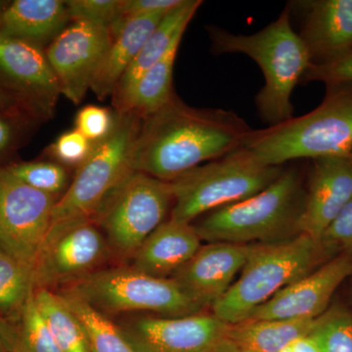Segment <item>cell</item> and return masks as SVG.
Instances as JSON below:
<instances>
[{
    "mask_svg": "<svg viewBox=\"0 0 352 352\" xmlns=\"http://www.w3.org/2000/svg\"><path fill=\"white\" fill-rule=\"evenodd\" d=\"M0 87L15 95L31 115L52 113L61 94L45 50L0 36Z\"/></svg>",
    "mask_w": 352,
    "mask_h": 352,
    "instance_id": "14",
    "label": "cell"
},
{
    "mask_svg": "<svg viewBox=\"0 0 352 352\" xmlns=\"http://www.w3.org/2000/svg\"><path fill=\"white\" fill-rule=\"evenodd\" d=\"M107 240L92 219H76L50 226L32 270L36 289L73 285L99 270L110 252Z\"/></svg>",
    "mask_w": 352,
    "mask_h": 352,
    "instance_id": "10",
    "label": "cell"
},
{
    "mask_svg": "<svg viewBox=\"0 0 352 352\" xmlns=\"http://www.w3.org/2000/svg\"><path fill=\"white\" fill-rule=\"evenodd\" d=\"M217 352H234V351H227V349H221V347L219 346V349H217Z\"/></svg>",
    "mask_w": 352,
    "mask_h": 352,
    "instance_id": "42",
    "label": "cell"
},
{
    "mask_svg": "<svg viewBox=\"0 0 352 352\" xmlns=\"http://www.w3.org/2000/svg\"><path fill=\"white\" fill-rule=\"evenodd\" d=\"M300 233L319 241L352 197V155L312 160Z\"/></svg>",
    "mask_w": 352,
    "mask_h": 352,
    "instance_id": "17",
    "label": "cell"
},
{
    "mask_svg": "<svg viewBox=\"0 0 352 352\" xmlns=\"http://www.w3.org/2000/svg\"><path fill=\"white\" fill-rule=\"evenodd\" d=\"M352 155V154H351Z\"/></svg>",
    "mask_w": 352,
    "mask_h": 352,
    "instance_id": "43",
    "label": "cell"
},
{
    "mask_svg": "<svg viewBox=\"0 0 352 352\" xmlns=\"http://www.w3.org/2000/svg\"><path fill=\"white\" fill-rule=\"evenodd\" d=\"M122 0H68L69 18L111 30L122 19Z\"/></svg>",
    "mask_w": 352,
    "mask_h": 352,
    "instance_id": "31",
    "label": "cell"
},
{
    "mask_svg": "<svg viewBox=\"0 0 352 352\" xmlns=\"http://www.w3.org/2000/svg\"><path fill=\"white\" fill-rule=\"evenodd\" d=\"M60 294L82 322L89 338L91 352H138L122 328L109 319L107 315L94 309L68 289Z\"/></svg>",
    "mask_w": 352,
    "mask_h": 352,
    "instance_id": "26",
    "label": "cell"
},
{
    "mask_svg": "<svg viewBox=\"0 0 352 352\" xmlns=\"http://www.w3.org/2000/svg\"><path fill=\"white\" fill-rule=\"evenodd\" d=\"M285 168L268 166L245 147L197 166L170 182L171 219L191 224L212 210L244 201L263 191Z\"/></svg>",
    "mask_w": 352,
    "mask_h": 352,
    "instance_id": "6",
    "label": "cell"
},
{
    "mask_svg": "<svg viewBox=\"0 0 352 352\" xmlns=\"http://www.w3.org/2000/svg\"><path fill=\"white\" fill-rule=\"evenodd\" d=\"M11 329L12 323L0 316V352H9L7 351L6 342L10 336Z\"/></svg>",
    "mask_w": 352,
    "mask_h": 352,
    "instance_id": "40",
    "label": "cell"
},
{
    "mask_svg": "<svg viewBox=\"0 0 352 352\" xmlns=\"http://www.w3.org/2000/svg\"><path fill=\"white\" fill-rule=\"evenodd\" d=\"M116 113L107 108L87 105L76 113V129L94 144L104 140L113 131Z\"/></svg>",
    "mask_w": 352,
    "mask_h": 352,
    "instance_id": "34",
    "label": "cell"
},
{
    "mask_svg": "<svg viewBox=\"0 0 352 352\" xmlns=\"http://www.w3.org/2000/svg\"><path fill=\"white\" fill-rule=\"evenodd\" d=\"M352 274V254L335 256L280 291L250 319L314 320L327 311L340 284Z\"/></svg>",
    "mask_w": 352,
    "mask_h": 352,
    "instance_id": "15",
    "label": "cell"
},
{
    "mask_svg": "<svg viewBox=\"0 0 352 352\" xmlns=\"http://www.w3.org/2000/svg\"><path fill=\"white\" fill-rule=\"evenodd\" d=\"M305 200L300 173L288 168L263 191L208 212L193 226L201 241L208 243L286 240L300 234L298 222Z\"/></svg>",
    "mask_w": 352,
    "mask_h": 352,
    "instance_id": "5",
    "label": "cell"
},
{
    "mask_svg": "<svg viewBox=\"0 0 352 352\" xmlns=\"http://www.w3.org/2000/svg\"><path fill=\"white\" fill-rule=\"evenodd\" d=\"M141 124L142 120L134 113H116L112 132L94 145L57 201L51 226L69 219H92L113 190L132 173V148Z\"/></svg>",
    "mask_w": 352,
    "mask_h": 352,
    "instance_id": "8",
    "label": "cell"
},
{
    "mask_svg": "<svg viewBox=\"0 0 352 352\" xmlns=\"http://www.w3.org/2000/svg\"><path fill=\"white\" fill-rule=\"evenodd\" d=\"M71 21L63 0L9 1L0 20V36L45 50Z\"/></svg>",
    "mask_w": 352,
    "mask_h": 352,
    "instance_id": "20",
    "label": "cell"
},
{
    "mask_svg": "<svg viewBox=\"0 0 352 352\" xmlns=\"http://www.w3.org/2000/svg\"><path fill=\"white\" fill-rule=\"evenodd\" d=\"M319 242L329 258L352 254V197L324 231Z\"/></svg>",
    "mask_w": 352,
    "mask_h": 352,
    "instance_id": "32",
    "label": "cell"
},
{
    "mask_svg": "<svg viewBox=\"0 0 352 352\" xmlns=\"http://www.w3.org/2000/svg\"><path fill=\"white\" fill-rule=\"evenodd\" d=\"M166 14L131 18L124 22L102 62L92 82V91L99 99L113 95L120 78L131 66L143 44Z\"/></svg>",
    "mask_w": 352,
    "mask_h": 352,
    "instance_id": "22",
    "label": "cell"
},
{
    "mask_svg": "<svg viewBox=\"0 0 352 352\" xmlns=\"http://www.w3.org/2000/svg\"><path fill=\"white\" fill-rule=\"evenodd\" d=\"M3 168L20 182L50 195L64 194L69 187L68 173L57 162H20Z\"/></svg>",
    "mask_w": 352,
    "mask_h": 352,
    "instance_id": "28",
    "label": "cell"
},
{
    "mask_svg": "<svg viewBox=\"0 0 352 352\" xmlns=\"http://www.w3.org/2000/svg\"><path fill=\"white\" fill-rule=\"evenodd\" d=\"M34 300L62 352H91L82 322L61 294L36 289Z\"/></svg>",
    "mask_w": 352,
    "mask_h": 352,
    "instance_id": "25",
    "label": "cell"
},
{
    "mask_svg": "<svg viewBox=\"0 0 352 352\" xmlns=\"http://www.w3.org/2000/svg\"><path fill=\"white\" fill-rule=\"evenodd\" d=\"M34 291L32 271L0 245V316L16 323Z\"/></svg>",
    "mask_w": 352,
    "mask_h": 352,
    "instance_id": "27",
    "label": "cell"
},
{
    "mask_svg": "<svg viewBox=\"0 0 352 352\" xmlns=\"http://www.w3.org/2000/svg\"><path fill=\"white\" fill-rule=\"evenodd\" d=\"M280 352H323L318 339L312 331L307 335L298 338Z\"/></svg>",
    "mask_w": 352,
    "mask_h": 352,
    "instance_id": "38",
    "label": "cell"
},
{
    "mask_svg": "<svg viewBox=\"0 0 352 352\" xmlns=\"http://www.w3.org/2000/svg\"><path fill=\"white\" fill-rule=\"evenodd\" d=\"M307 13L300 34L312 64L333 61L352 50V0L305 2Z\"/></svg>",
    "mask_w": 352,
    "mask_h": 352,
    "instance_id": "18",
    "label": "cell"
},
{
    "mask_svg": "<svg viewBox=\"0 0 352 352\" xmlns=\"http://www.w3.org/2000/svg\"><path fill=\"white\" fill-rule=\"evenodd\" d=\"M183 0H122V19L119 24L111 30V34L115 36L120 32L124 22L131 18L142 16L166 14L182 4Z\"/></svg>",
    "mask_w": 352,
    "mask_h": 352,
    "instance_id": "37",
    "label": "cell"
},
{
    "mask_svg": "<svg viewBox=\"0 0 352 352\" xmlns=\"http://www.w3.org/2000/svg\"><path fill=\"white\" fill-rule=\"evenodd\" d=\"M173 204L170 182L132 171L92 217L111 251L131 258L164 223Z\"/></svg>",
    "mask_w": 352,
    "mask_h": 352,
    "instance_id": "9",
    "label": "cell"
},
{
    "mask_svg": "<svg viewBox=\"0 0 352 352\" xmlns=\"http://www.w3.org/2000/svg\"><path fill=\"white\" fill-rule=\"evenodd\" d=\"M15 324L18 336L17 352H62L39 311L34 293Z\"/></svg>",
    "mask_w": 352,
    "mask_h": 352,
    "instance_id": "29",
    "label": "cell"
},
{
    "mask_svg": "<svg viewBox=\"0 0 352 352\" xmlns=\"http://www.w3.org/2000/svg\"><path fill=\"white\" fill-rule=\"evenodd\" d=\"M138 352H217L229 324L214 314L141 316L120 326Z\"/></svg>",
    "mask_w": 352,
    "mask_h": 352,
    "instance_id": "13",
    "label": "cell"
},
{
    "mask_svg": "<svg viewBox=\"0 0 352 352\" xmlns=\"http://www.w3.org/2000/svg\"><path fill=\"white\" fill-rule=\"evenodd\" d=\"M57 201L0 168V245L32 272Z\"/></svg>",
    "mask_w": 352,
    "mask_h": 352,
    "instance_id": "11",
    "label": "cell"
},
{
    "mask_svg": "<svg viewBox=\"0 0 352 352\" xmlns=\"http://www.w3.org/2000/svg\"><path fill=\"white\" fill-rule=\"evenodd\" d=\"M112 41L105 28L74 21L45 48L61 94L69 101L80 104L91 89Z\"/></svg>",
    "mask_w": 352,
    "mask_h": 352,
    "instance_id": "12",
    "label": "cell"
},
{
    "mask_svg": "<svg viewBox=\"0 0 352 352\" xmlns=\"http://www.w3.org/2000/svg\"><path fill=\"white\" fill-rule=\"evenodd\" d=\"M201 3V0H183L179 6L164 16L120 78L113 92V105L117 113L124 108L129 94L141 76L168 52L177 39L182 38L187 25Z\"/></svg>",
    "mask_w": 352,
    "mask_h": 352,
    "instance_id": "21",
    "label": "cell"
},
{
    "mask_svg": "<svg viewBox=\"0 0 352 352\" xmlns=\"http://www.w3.org/2000/svg\"><path fill=\"white\" fill-rule=\"evenodd\" d=\"M208 36L217 54L241 53L261 67L264 85L256 97L259 116L270 126L294 118L292 94L312 64L300 34L292 27L288 9L256 34H235L210 25Z\"/></svg>",
    "mask_w": 352,
    "mask_h": 352,
    "instance_id": "2",
    "label": "cell"
},
{
    "mask_svg": "<svg viewBox=\"0 0 352 352\" xmlns=\"http://www.w3.org/2000/svg\"><path fill=\"white\" fill-rule=\"evenodd\" d=\"M244 147L268 166L298 159L352 154V83L329 85L311 112L263 129H252Z\"/></svg>",
    "mask_w": 352,
    "mask_h": 352,
    "instance_id": "3",
    "label": "cell"
},
{
    "mask_svg": "<svg viewBox=\"0 0 352 352\" xmlns=\"http://www.w3.org/2000/svg\"><path fill=\"white\" fill-rule=\"evenodd\" d=\"M323 352H352V314L333 307L321 315L314 330Z\"/></svg>",
    "mask_w": 352,
    "mask_h": 352,
    "instance_id": "30",
    "label": "cell"
},
{
    "mask_svg": "<svg viewBox=\"0 0 352 352\" xmlns=\"http://www.w3.org/2000/svg\"><path fill=\"white\" fill-rule=\"evenodd\" d=\"M27 113L0 112V168L6 166V160L15 152L22 138V129Z\"/></svg>",
    "mask_w": 352,
    "mask_h": 352,
    "instance_id": "36",
    "label": "cell"
},
{
    "mask_svg": "<svg viewBox=\"0 0 352 352\" xmlns=\"http://www.w3.org/2000/svg\"><path fill=\"white\" fill-rule=\"evenodd\" d=\"M201 247L192 224L168 219L144 241L132 259L131 267L160 278L173 277Z\"/></svg>",
    "mask_w": 352,
    "mask_h": 352,
    "instance_id": "19",
    "label": "cell"
},
{
    "mask_svg": "<svg viewBox=\"0 0 352 352\" xmlns=\"http://www.w3.org/2000/svg\"><path fill=\"white\" fill-rule=\"evenodd\" d=\"M0 112L21 113L32 116L25 107L24 104L15 95L2 89L1 87H0Z\"/></svg>",
    "mask_w": 352,
    "mask_h": 352,
    "instance_id": "39",
    "label": "cell"
},
{
    "mask_svg": "<svg viewBox=\"0 0 352 352\" xmlns=\"http://www.w3.org/2000/svg\"><path fill=\"white\" fill-rule=\"evenodd\" d=\"M94 145L75 129L61 134L47 151L58 164L78 168L89 156Z\"/></svg>",
    "mask_w": 352,
    "mask_h": 352,
    "instance_id": "33",
    "label": "cell"
},
{
    "mask_svg": "<svg viewBox=\"0 0 352 352\" xmlns=\"http://www.w3.org/2000/svg\"><path fill=\"white\" fill-rule=\"evenodd\" d=\"M314 320L248 319L229 324L221 349L234 352H280L293 340L314 330Z\"/></svg>",
    "mask_w": 352,
    "mask_h": 352,
    "instance_id": "23",
    "label": "cell"
},
{
    "mask_svg": "<svg viewBox=\"0 0 352 352\" xmlns=\"http://www.w3.org/2000/svg\"><path fill=\"white\" fill-rule=\"evenodd\" d=\"M66 289L105 315L143 311L177 317L203 309L173 278L152 276L132 267L99 270Z\"/></svg>",
    "mask_w": 352,
    "mask_h": 352,
    "instance_id": "7",
    "label": "cell"
},
{
    "mask_svg": "<svg viewBox=\"0 0 352 352\" xmlns=\"http://www.w3.org/2000/svg\"><path fill=\"white\" fill-rule=\"evenodd\" d=\"M302 82H321L328 87L352 83V50L328 63L310 65Z\"/></svg>",
    "mask_w": 352,
    "mask_h": 352,
    "instance_id": "35",
    "label": "cell"
},
{
    "mask_svg": "<svg viewBox=\"0 0 352 352\" xmlns=\"http://www.w3.org/2000/svg\"><path fill=\"white\" fill-rule=\"evenodd\" d=\"M252 245L217 242L201 245L188 263L173 275L201 308L212 307L235 282Z\"/></svg>",
    "mask_w": 352,
    "mask_h": 352,
    "instance_id": "16",
    "label": "cell"
},
{
    "mask_svg": "<svg viewBox=\"0 0 352 352\" xmlns=\"http://www.w3.org/2000/svg\"><path fill=\"white\" fill-rule=\"evenodd\" d=\"M8 3L9 1H0V20H1L2 14H3Z\"/></svg>",
    "mask_w": 352,
    "mask_h": 352,
    "instance_id": "41",
    "label": "cell"
},
{
    "mask_svg": "<svg viewBox=\"0 0 352 352\" xmlns=\"http://www.w3.org/2000/svg\"><path fill=\"white\" fill-rule=\"evenodd\" d=\"M252 131L232 111L198 109L175 94L159 111L142 120L132 148V171L164 182L244 147Z\"/></svg>",
    "mask_w": 352,
    "mask_h": 352,
    "instance_id": "1",
    "label": "cell"
},
{
    "mask_svg": "<svg viewBox=\"0 0 352 352\" xmlns=\"http://www.w3.org/2000/svg\"><path fill=\"white\" fill-rule=\"evenodd\" d=\"M182 39H177L154 66L148 69L129 94L124 108L118 113H132L141 120L164 107L175 95L173 67Z\"/></svg>",
    "mask_w": 352,
    "mask_h": 352,
    "instance_id": "24",
    "label": "cell"
},
{
    "mask_svg": "<svg viewBox=\"0 0 352 352\" xmlns=\"http://www.w3.org/2000/svg\"><path fill=\"white\" fill-rule=\"evenodd\" d=\"M330 259L319 241L303 233L252 244L239 277L212 305V314L228 324L248 320L280 291Z\"/></svg>",
    "mask_w": 352,
    "mask_h": 352,
    "instance_id": "4",
    "label": "cell"
}]
</instances>
